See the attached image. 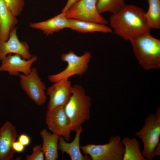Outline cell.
Instances as JSON below:
<instances>
[{"label": "cell", "instance_id": "6da1fadb", "mask_svg": "<svg viewBox=\"0 0 160 160\" xmlns=\"http://www.w3.org/2000/svg\"><path fill=\"white\" fill-rule=\"evenodd\" d=\"M145 12L133 4H126L117 13L112 14L109 23L116 34L129 41L137 36L150 33L151 29L144 16Z\"/></svg>", "mask_w": 160, "mask_h": 160}, {"label": "cell", "instance_id": "7a4b0ae2", "mask_svg": "<svg viewBox=\"0 0 160 160\" xmlns=\"http://www.w3.org/2000/svg\"><path fill=\"white\" fill-rule=\"evenodd\" d=\"M70 98L64 109L69 120L71 131L76 132L90 118L91 99L79 85L72 86Z\"/></svg>", "mask_w": 160, "mask_h": 160}, {"label": "cell", "instance_id": "3957f363", "mask_svg": "<svg viewBox=\"0 0 160 160\" xmlns=\"http://www.w3.org/2000/svg\"><path fill=\"white\" fill-rule=\"evenodd\" d=\"M135 56L146 70L160 68V40L150 33L140 35L130 40Z\"/></svg>", "mask_w": 160, "mask_h": 160}, {"label": "cell", "instance_id": "277c9868", "mask_svg": "<svg viewBox=\"0 0 160 160\" xmlns=\"http://www.w3.org/2000/svg\"><path fill=\"white\" fill-rule=\"evenodd\" d=\"M144 122V124L135 135L143 142L142 155L147 160H152L160 155V107L157 108L155 113L149 114Z\"/></svg>", "mask_w": 160, "mask_h": 160}, {"label": "cell", "instance_id": "5b68a950", "mask_svg": "<svg viewBox=\"0 0 160 160\" xmlns=\"http://www.w3.org/2000/svg\"><path fill=\"white\" fill-rule=\"evenodd\" d=\"M80 148L92 160H123L124 151L121 138L119 135L111 136L107 143L88 144L80 146Z\"/></svg>", "mask_w": 160, "mask_h": 160}, {"label": "cell", "instance_id": "8992f818", "mask_svg": "<svg viewBox=\"0 0 160 160\" xmlns=\"http://www.w3.org/2000/svg\"><path fill=\"white\" fill-rule=\"evenodd\" d=\"M91 57V53L87 51H85L81 56L77 55L73 51L62 54L60 56L61 59L63 62L67 63V66L61 72L49 76V80L54 83L62 79H68L75 75L80 76H83L88 68Z\"/></svg>", "mask_w": 160, "mask_h": 160}, {"label": "cell", "instance_id": "52a82bcc", "mask_svg": "<svg viewBox=\"0 0 160 160\" xmlns=\"http://www.w3.org/2000/svg\"><path fill=\"white\" fill-rule=\"evenodd\" d=\"M19 76L21 87L29 97L37 105L44 104L47 100L46 87L36 68L33 67L28 74H20Z\"/></svg>", "mask_w": 160, "mask_h": 160}, {"label": "cell", "instance_id": "ba28073f", "mask_svg": "<svg viewBox=\"0 0 160 160\" xmlns=\"http://www.w3.org/2000/svg\"><path fill=\"white\" fill-rule=\"evenodd\" d=\"M97 0H80L65 12L66 17L107 24L108 21L97 11Z\"/></svg>", "mask_w": 160, "mask_h": 160}, {"label": "cell", "instance_id": "9c48e42d", "mask_svg": "<svg viewBox=\"0 0 160 160\" xmlns=\"http://www.w3.org/2000/svg\"><path fill=\"white\" fill-rule=\"evenodd\" d=\"M62 105L47 110L45 121L49 130L56 135L62 136L67 142L69 141L71 132L70 121Z\"/></svg>", "mask_w": 160, "mask_h": 160}, {"label": "cell", "instance_id": "30bf717a", "mask_svg": "<svg viewBox=\"0 0 160 160\" xmlns=\"http://www.w3.org/2000/svg\"><path fill=\"white\" fill-rule=\"evenodd\" d=\"M72 87L71 81L68 79H63L54 82L48 87L46 93L50 97L47 106V110L65 106L71 96Z\"/></svg>", "mask_w": 160, "mask_h": 160}, {"label": "cell", "instance_id": "8fae6325", "mask_svg": "<svg viewBox=\"0 0 160 160\" xmlns=\"http://www.w3.org/2000/svg\"><path fill=\"white\" fill-rule=\"evenodd\" d=\"M37 57L33 55L30 59L26 60L17 54L8 55L1 60L0 71H6L12 76H19L20 73L27 74L31 72L33 64L37 61Z\"/></svg>", "mask_w": 160, "mask_h": 160}, {"label": "cell", "instance_id": "7c38bea8", "mask_svg": "<svg viewBox=\"0 0 160 160\" xmlns=\"http://www.w3.org/2000/svg\"><path fill=\"white\" fill-rule=\"evenodd\" d=\"M17 28L15 27L11 31L7 41H0V60L11 53L19 55L26 60L32 57L33 55L29 52L28 43L19 40L17 35Z\"/></svg>", "mask_w": 160, "mask_h": 160}, {"label": "cell", "instance_id": "4fadbf2b", "mask_svg": "<svg viewBox=\"0 0 160 160\" xmlns=\"http://www.w3.org/2000/svg\"><path fill=\"white\" fill-rule=\"evenodd\" d=\"M17 133L15 127L10 122L6 121L0 128V160H10L14 157L13 143Z\"/></svg>", "mask_w": 160, "mask_h": 160}, {"label": "cell", "instance_id": "5bb4252c", "mask_svg": "<svg viewBox=\"0 0 160 160\" xmlns=\"http://www.w3.org/2000/svg\"><path fill=\"white\" fill-rule=\"evenodd\" d=\"M70 19L67 18L65 13L60 14L48 20L39 22L32 23L30 27L41 31L47 36L53 34L65 28H69Z\"/></svg>", "mask_w": 160, "mask_h": 160}, {"label": "cell", "instance_id": "9a60e30c", "mask_svg": "<svg viewBox=\"0 0 160 160\" xmlns=\"http://www.w3.org/2000/svg\"><path fill=\"white\" fill-rule=\"evenodd\" d=\"M83 131L81 126L76 131V134L73 140L68 143L62 136H59L58 149L63 153H65L69 155L71 160H89L91 158L88 155L84 156L81 153L79 142L80 137Z\"/></svg>", "mask_w": 160, "mask_h": 160}, {"label": "cell", "instance_id": "2e32d148", "mask_svg": "<svg viewBox=\"0 0 160 160\" xmlns=\"http://www.w3.org/2000/svg\"><path fill=\"white\" fill-rule=\"evenodd\" d=\"M4 0H0V41H7L18 21Z\"/></svg>", "mask_w": 160, "mask_h": 160}, {"label": "cell", "instance_id": "e0dca14e", "mask_svg": "<svg viewBox=\"0 0 160 160\" xmlns=\"http://www.w3.org/2000/svg\"><path fill=\"white\" fill-rule=\"evenodd\" d=\"M42 139V150L46 160H57L58 159V144L59 136L49 132L43 128L39 132Z\"/></svg>", "mask_w": 160, "mask_h": 160}, {"label": "cell", "instance_id": "ac0fdd59", "mask_svg": "<svg viewBox=\"0 0 160 160\" xmlns=\"http://www.w3.org/2000/svg\"><path fill=\"white\" fill-rule=\"evenodd\" d=\"M70 24L69 28L76 31L82 33L100 32L111 33L112 29L106 25L94 22L69 18Z\"/></svg>", "mask_w": 160, "mask_h": 160}, {"label": "cell", "instance_id": "d6986e66", "mask_svg": "<svg viewBox=\"0 0 160 160\" xmlns=\"http://www.w3.org/2000/svg\"><path fill=\"white\" fill-rule=\"evenodd\" d=\"M122 142L124 148L123 160H147L142 155L139 142L135 138L125 137Z\"/></svg>", "mask_w": 160, "mask_h": 160}, {"label": "cell", "instance_id": "ffe728a7", "mask_svg": "<svg viewBox=\"0 0 160 160\" xmlns=\"http://www.w3.org/2000/svg\"><path fill=\"white\" fill-rule=\"evenodd\" d=\"M149 7L144 16L151 29L160 28V0H148Z\"/></svg>", "mask_w": 160, "mask_h": 160}, {"label": "cell", "instance_id": "44dd1931", "mask_svg": "<svg viewBox=\"0 0 160 160\" xmlns=\"http://www.w3.org/2000/svg\"><path fill=\"white\" fill-rule=\"evenodd\" d=\"M126 4L124 0H97L96 8L100 14L107 12L113 14L118 12Z\"/></svg>", "mask_w": 160, "mask_h": 160}, {"label": "cell", "instance_id": "7402d4cb", "mask_svg": "<svg viewBox=\"0 0 160 160\" xmlns=\"http://www.w3.org/2000/svg\"><path fill=\"white\" fill-rule=\"evenodd\" d=\"M9 9L16 17L21 14L25 5L24 0H4Z\"/></svg>", "mask_w": 160, "mask_h": 160}, {"label": "cell", "instance_id": "603a6c76", "mask_svg": "<svg viewBox=\"0 0 160 160\" xmlns=\"http://www.w3.org/2000/svg\"><path fill=\"white\" fill-rule=\"evenodd\" d=\"M44 155L41 149V144L33 146L32 153L31 155H28L26 156V160H44Z\"/></svg>", "mask_w": 160, "mask_h": 160}, {"label": "cell", "instance_id": "cb8c5ba5", "mask_svg": "<svg viewBox=\"0 0 160 160\" xmlns=\"http://www.w3.org/2000/svg\"><path fill=\"white\" fill-rule=\"evenodd\" d=\"M30 139L28 135L25 134L20 135L18 138V141L25 146L28 145L30 143Z\"/></svg>", "mask_w": 160, "mask_h": 160}, {"label": "cell", "instance_id": "d4e9b609", "mask_svg": "<svg viewBox=\"0 0 160 160\" xmlns=\"http://www.w3.org/2000/svg\"><path fill=\"white\" fill-rule=\"evenodd\" d=\"M12 147L15 151L18 153L22 152L25 148V146L18 141H15L13 143Z\"/></svg>", "mask_w": 160, "mask_h": 160}, {"label": "cell", "instance_id": "484cf974", "mask_svg": "<svg viewBox=\"0 0 160 160\" xmlns=\"http://www.w3.org/2000/svg\"><path fill=\"white\" fill-rule=\"evenodd\" d=\"M80 0H68L67 2L62 9V12L65 13L72 6L78 2Z\"/></svg>", "mask_w": 160, "mask_h": 160}]
</instances>
